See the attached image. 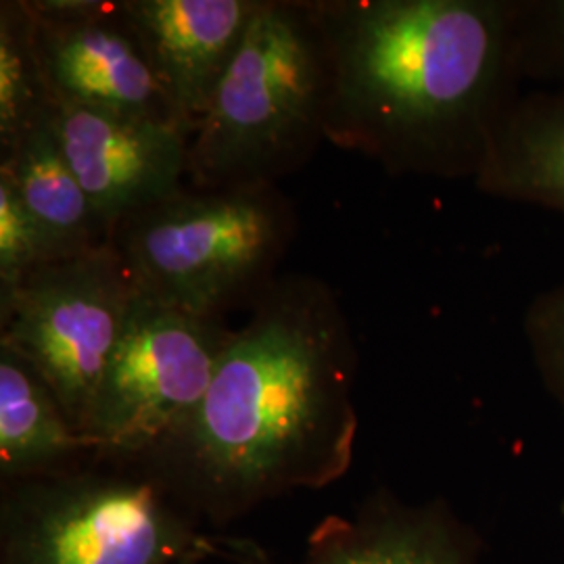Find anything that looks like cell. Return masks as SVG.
Here are the masks:
<instances>
[{
	"label": "cell",
	"instance_id": "cell-1",
	"mask_svg": "<svg viewBox=\"0 0 564 564\" xmlns=\"http://www.w3.org/2000/svg\"><path fill=\"white\" fill-rule=\"evenodd\" d=\"M358 364L335 291L316 276H279L235 330L202 402L128 463L216 529L289 491L337 484L354 463Z\"/></svg>",
	"mask_w": 564,
	"mask_h": 564
},
{
	"label": "cell",
	"instance_id": "cell-2",
	"mask_svg": "<svg viewBox=\"0 0 564 564\" xmlns=\"http://www.w3.org/2000/svg\"><path fill=\"white\" fill-rule=\"evenodd\" d=\"M326 142L393 176L477 178L521 99L524 0H312Z\"/></svg>",
	"mask_w": 564,
	"mask_h": 564
},
{
	"label": "cell",
	"instance_id": "cell-3",
	"mask_svg": "<svg viewBox=\"0 0 564 564\" xmlns=\"http://www.w3.org/2000/svg\"><path fill=\"white\" fill-rule=\"evenodd\" d=\"M330 76L307 0H262L188 144L195 188L274 184L326 141Z\"/></svg>",
	"mask_w": 564,
	"mask_h": 564
},
{
	"label": "cell",
	"instance_id": "cell-4",
	"mask_svg": "<svg viewBox=\"0 0 564 564\" xmlns=\"http://www.w3.org/2000/svg\"><path fill=\"white\" fill-rule=\"evenodd\" d=\"M295 235V205L274 184L184 186L116 224L109 245L142 297L224 321L262 300Z\"/></svg>",
	"mask_w": 564,
	"mask_h": 564
},
{
	"label": "cell",
	"instance_id": "cell-5",
	"mask_svg": "<svg viewBox=\"0 0 564 564\" xmlns=\"http://www.w3.org/2000/svg\"><path fill=\"white\" fill-rule=\"evenodd\" d=\"M137 464L95 456L0 489V564H184L207 531Z\"/></svg>",
	"mask_w": 564,
	"mask_h": 564
},
{
	"label": "cell",
	"instance_id": "cell-6",
	"mask_svg": "<svg viewBox=\"0 0 564 564\" xmlns=\"http://www.w3.org/2000/svg\"><path fill=\"white\" fill-rule=\"evenodd\" d=\"M232 335L224 321L137 293L90 403L84 440L102 458H141L202 402Z\"/></svg>",
	"mask_w": 564,
	"mask_h": 564
},
{
	"label": "cell",
	"instance_id": "cell-7",
	"mask_svg": "<svg viewBox=\"0 0 564 564\" xmlns=\"http://www.w3.org/2000/svg\"><path fill=\"white\" fill-rule=\"evenodd\" d=\"M134 300L111 245L44 263L0 300V343L41 372L80 433Z\"/></svg>",
	"mask_w": 564,
	"mask_h": 564
},
{
	"label": "cell",
	"instance_id": "cell-8",
	"mask_svg": "<svg viewBox=\"0 0 564 564\" xmlns=\"http://www.w3.org/2000/svg\"><path fill=\"white\" fill-rule=\"evenodd\" d=\"M28 2L44 78L57 107L184 128L123 11V0Z\"/></svg>",
	"mask_w": 564,
	"mask_h": 564
},
{
	"label": "cell",
	"instance_id": "cell-9",
	"mask_svg": "<svg viewBox=\"0 0 564 564\" xmlns=\"http://www.w3.org/2000/svg\"><path fill=\"white\" fill-rule=\"evenodd\" d=\"M207 552L230 564H279L237 535L207 533ZM293 564H484V544L444 500L405 505L379 489L354 514L324 517Z\"/></svg>",
	"mask_w": 564,
	"mask_h": 564
},
{
	"label": "cell",
	"instance_id": "cell-10",
	"mask_svg": "<svg viewBox=\"0 0 564 564\" xmlns=\"http://www.w3.org/2000/svg\"><path fill=\"white\" fill-rule=\"evenodd\" d=\"M65 160L109 228L184 188L191 134L160 121L86 107L53 116Z\"/></svg>",
	"mask_w": 564,
	"mask_h": 564
},
{
	"label": "cell",
	"instance_id": "cell-11",
	"mask_svg": "<svg viewBox=\"0 0 564 564\" xmlns=\"http://www.w3.org/2000/svg\"><path fill=\"white\" fill-rule=\"evenodd\" d=\"M262 0H123L182 126L195 132Z\"/></svg>",
	"mask_w": 564,
	"mask_h": 564
},
{
	"label": "cell",
	"instance_id": "cell-12",
	"mask_svg": "<svg viewBox=\"0 0 564 564\" xmlns=\"http://www.w3.org/2000/svg\"><path fill=\"white\" fill-rule=\"evenodd\" d=\"M475 186L564 218V86L523 93L498 126Z\"/></svg>",
	"mask_w": 564,
	"mask_h": 564
},
{
	"label": "cell",
	"instance_id": "cell-13",
	"mask_svg": "<svg viewBox=\"0 0 564 564\" xmlns=\"http://www.w3.org/2000/svg\"><path fill=\"white\" fill-rule=\"evenodd\" d=\"M95 456L41 372L0 343V485L72 470Z\"/></svg>",
	"mask_w": 564,
	"mask_h": 564
},
{
	"label": "cell",
	"instance_id": "cell-14",
	"mask_svg": "<svg viewBox=\"0 0 564 564\" xmlns=\"http://www.w3.org/2000/svg\"><path fill=\"white\" fill-rule=\"evenodd\" d=\"M0 174L13 182L55 260L109 245V228L65 160L53 118L0 155Z\"/></svg>",
	"mask_w": 564,
	"mask_h": 564
},
{
	"label": "cell",
	"instance_id": "cell-15",
	"mask_svg": "<svg viewBox=\"0 0 564 564\" xmlns=\"http://www.w3.org/2000/svg\"><path fill=\"white\" fill-rule=\"evenodd\" d=\"M28 0L0 2V155L55 116Z\"/></svg>",
	"mask_w": 564,
	"mask_h": 564
},
{
	"label": "cell",
	"instance_id": "cell-16",
	"mask_svg": "<svg viewBox=\"0 0 564 564\" xmlns=\"http://www.w3.org/2000/svg\"><path fill=\"white\" fill-rule=\"evenodd\" d=\"M57 262L13 182L0 174V300L41 265Z\"/></svg>",
	"mask_w": 564,
	"mask_h": 564
},
{
	"label": "cell",
	"instance_id": "cell-17",
	"mask_svg": "<svg viewBox=\"0 0 564 564\" xmlns=\"http://www.w3.org/2000/svg\"><path fill=\"white\" fill-rule=\"evenodd\" d=\"M523 333L545 391L564 414V279L529 303Z\"/></svg>",
	"mask_w": 564,
	"mask_h": 564
},
{
	"label": "cell",
	"instance_id": "cell-18",
	"mask_svg": "<svg viewBox=\"0 0 564 564\" xmlns=\"http://www.w3.org/2000/svg\"><path fill=\"white\" fill-rule=\"evenodd\" d=\"M524 80L564 86V0H524Z\"/></svg>",
	"mask_w": 564,
	"mask_h": 564
},
{
	"label": "cell",
	"instance_id": "cell-19",
	"mask_svg": "<svg viewBox=\"0 0 564 564\" xmlns=\"http://www.w3.org/2000/svg\"><path fill=\"white\" fill-rule=\"evenodd\" d=\"M184 564H202V563H199V561H188V563H184Z\"/></svg>",
	"mask_w": 564,
	"mask_h": 564
},
{
	"label": "cell",
	"instance_id": "cell-20",
	"mask_svg": "<svg viewBox=\"0 0 564 564\" xmlns=\"http://www.w3.org/2000/svg\"><path fill=\"white\" fill-rule=\"evenodd\" d=\"M563 512H564V505H563Z\"/></svg>",
	"mask_w": 564,
	"mask_h": 564
}]
</instances>
